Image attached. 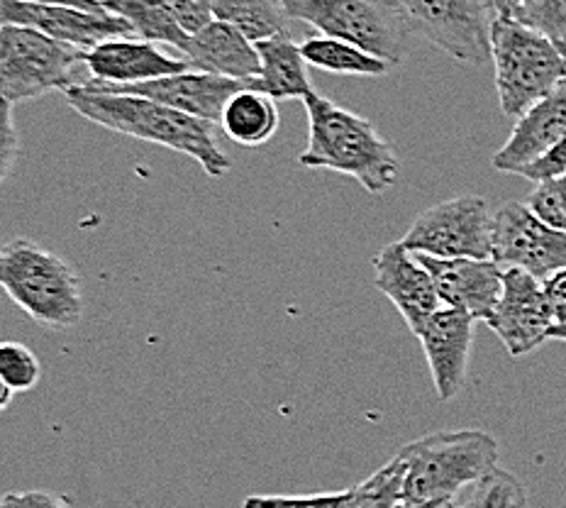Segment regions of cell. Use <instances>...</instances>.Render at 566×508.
Listing matches in <instances>:
<instances>
[{"instance_id":"obj_1","label":"cell","mask_w":566,"mask_h":508,"mask_svg":"<svg viewBox=\"0 0 566 508\" xmlns=\"http://www.w3.org/2000/svg\"><path fill=\"white\" fill-rule=\"evenodd\" d=\"M64 96L69 108L86 121L191 157L212 179H220L232 169L230 157L218 145L216 125L200 117L127 93H103L86 84L69 89Z\"/></svg>"},{"instance_id":"obj_2","label":"cell","mask_w":566,"mask_h":508,"mask_svg":"<svg viewBox=\"0 0 566 508\" xmlns=\"http://www.w3.org/2000/svg\"><path fill=\"white\" fill-rule=\"evenodd\" d=\"M308 113V147L301 164L352 176L371 196H381L398 182L396 149L367 117L352 113L313 91L303 101Z\"/></svg>"},{"instance_id":"obj_3","label":"cell","mask_w":566,"mask_h":508,"mask_svg":"<svg viewBox=\"0 0 566 508\" xmlns=\"http://www.w3.org/2000/svg\"><path fill=\"white\" fill-rule=\"evenodd\" d=\"M406 463L403 504L447 508L457 494L499 469V443L479 428L430 433L400 447Z\"/></svg>"},{"instance_id":"obj_4","label":"cell","mask_w":566,"mask_h":508,"mask_svg":"<svg viewBox=\"0 0 566 508\" xmlns=\"http://www.w3.org/2000/svg\"><path fill=\"white\" fill-rule=\"evenodd\" d=\"M0 287L40 325L74 328L84 318V293L74 267L32 240L18 238L3 247Z\"/></svg>"},{"instance_id":"obj_5","label":"cell","mask_w":566,"mask_h":508,"mask_svg":"<svg viewBox=\"0 0 566 508\" xmlns=\"http://www.w3.org/2000/svg\"><path fill=\"white\" fill-rule=\"evenodd\" d=\"M491 62L503 115L523 117L566 79V56L545 34L511 18L491 20Z\"/></svg>"},{"instance_id":"obj_6","label":"cell","mask_w":566,"mask_h":508,"mask_svg":"<svg viewBox=\"0 0 566 508\" xmlns=\"http://www.w3.org/2000/svg\"><path fill=\"white\" fill-rule=\"evenodd\" d=\"M86 52L32 28H0V93L6 103L42 99L46 93L84 86L78 66Z\"/></svg>"},{"instance_id":"obj_7","label":"cell","mask_w":566,"mask_h":508,"mask_svg":"<svg viewBox=\"0 0 566 508\" xmlns=\"http://www.w3.org/2000/svg\"><path fill=\"white\" fill-rule=\"evenodd\" d=\"M289 15L325 38L361 46L391 66L403 62L412 38L394 0H283Z\"/></svg>"},{"instance_id":"obj_8","label":"cell","mask_w":566,"mask_h":508,"mask_svg":"<svg viewBox=\"0 0 566 508\" xmlns=\"http://www.w3.org/2000/svg\"><path fill=\"white\" fill-rule=\"evenodd\" d=\"M493 216L476 194L440 200L424 208L403 235L412 255L434 259H491Z\"/></svg>"},{"instance_id":"obj_9","label":"cell","mask_w":566,"mask_h":508,"mask_svg":"<svg viewBox=\"0 0 566 508\" xmlns=\"http://www.w3.org/2000/svg\"><path fill=\"white\" fill-rule=\"evenodd\" d=\"M410 34L422 38L462 64L491 59V20L486 0H394Z\"/></svg>"},{"instance_id":"obj_10","label":"cell","mask_w":566,"mask_h":508,"mask_svg":"<svg viewBox=\"0 0 566 508\" xmlns=\"http://www.w3.org/2000/svg\"><path fill=\"white\" fill-rule=\"evenodd\" d=\"M491 259L505 269H521L539 281L566 269V232L547 226L527 204H505L493 212Z\"/></svg>"},{"instance_id":"obj_11","label":"cell","mask_w":566,"mask_h":508,"mask_svg":"<svg viewBox=\"0 0 566 508\" xmlns=\"http://www.w3.org/2000/svg\"><path fill=\"white\" fill-rule=\"evenodd\" d=\"M486 325L513 357L537 350L542 342L549 340L552 328L557 325L545 283L527 271L505 269L501 301Z\"/></svg>"},{"instance_id":"obj_12","label":"cell","mask_w":566,"mask_h":508,"mask_svg":"<svg viewBox=\"0 0 566 508\" xmlns=\"http://www.w3.org/2000/svg\"><path fill=\"white\" fill-rule=\"evenodd\" d=\"M0 22L3 25L32 28L46 38L59 40L78 50L91 52L108 40L133 38L135 30L129 22L111 13H86L78 8L64 6H38L28 0H0Z\"/></svg>"},{"instance_id":"obj_13","label":"cell","mask_w":566,"mask_h":508,"mask_svg":"<svg viewBox=\"0 0 566 508\" xmlns=\"http://www.w3.org/2000/svg\"><path fill=\"white\" fill-rule=\"evenodd\" d=\"M86 86L103 91V93H127V96L149 99L161 105H169L174 111H181L186 115L200 117V121L218 125L222 121L228 103L240 91L252 89L242 81L203 74V71H184V74L164 76L155 81H145V84L133 86H108V84H93L86 81Z\"/></svg>"},{"instance_id":"obj_14","label":"cell","mask_w":566,"mask_h":508,"mask_svg":"<svg viewBox=\"0 0 566 508\" xmlns=\"http://www.w3.org/2000/svg\"><path fill=\"white\" fill-rule=\"evenodd\" d=\"M371 267L374 287L396 305L412 335H418L422 325L444 309L430 271L422 267L416 255L406 250L403 242L381 247Z\"/></svg>"},{"instance_id":"obj_15","label":"cell","mask_w":566,"mask_h":508,"mask_svg":"<svg viewBox=\"0 0 566 508\" xmlns=\"http://www.w3.org/2000/svg\"><path fill=\"white\" fill-rule=\"evenodd\" d=\"M438 287L442 305L486 323L503 293L505 271L493 259H434L416 255Z\"/></svg>"},{"instance_id":"obj_16","label":"cell","mask_w":566,"mask_h":508,"mask_svg":"<svg viewBox=\"0 0 566 508\" xmlns=\"http://www.w3.org/2000/svg\"><path fill=\"white\" fill-rule=\"evenodd\" d=\"M474 323L476 321L471 315L444 305L416 335L422 345L424 360H428L434 392H438L440 401H452L467 382Z\"/></svg>"},{"instance_id":"obj_17","label":"cell","mask_w":566,"mask_h":508,"mask_svg":"<svg viewBox=\"0 0 566 508\" xmlns=\"http://www.w3.org/2000/svg\"><path fill=\"white\" fill-rule=\"evenodd\" d=\"M86 69L93 84L133 86L164 76L184 74L191 69L186 59H176L157 50V44L145 40H108L86 52Z\"/></svg>"},{"instance_id":"obj_18","label":"cell","mask_w":566,"mask_h":508,"mask_svg":"<svg viewBox=\"0 0 566 508\" xmlns=\"http://www.w3.org/2000/svg\"><path fill=\"white\" fill-rule=\"evenodd\" d=\"M566 135V79L549 96L535 103L523 117H517L511 137L495 152L493 169L503 174L521 172Z\"/></svg>"},{"instance_id":"obj_19","label":"cell","mask_w":566,"mask_h":508,"mask_svg":"<svg viewBox=\"0 0 566 508\" xmlns=\"http://www.w3.org/2000/svg\"><path fill=\"white\" fill-rule=\"evenodd\" d=\"M181 59H186L193 71L234 79L250 86H254L259 71H262L256 44L222 20L210 22L206 30L193 34Z\"/></svg>"},{"instance_id":"obj_20","label":"cell","mask_w":566,"mask_h":508,"mask_svg":"<svg viewBox=\"0 0 566 508\" xmlns=\"http://www.w3.org/2000/svg\"><path fill=\"white\" fill-rule=\"evenodd\" d=\"M254 44L259 59H262V71L252 89L266 93L274 101H305L311 96L315 89L308 79V62L301 52V44L293 42L291 34H279V38Z\"/></svg>"},{"instance_id":"obj_21","label":"cell","mask_w":566,"mask_h":508,"mask_svg":"<svg viewBox=\"0 0 566 508\" xmlns=\"http://www.w3.org/2000/svg\"><path fill=\"white\" fill-rule=\"evenodd\" d=\"M103 8L127 20L139 40L176 46L181 54L191 44V34L179 25L167 0H103Z\"/></svg>"},{"instance_id":"obj_22","label":"cell","mask_w":566,"mask_h":508,"mask_svg":"<svg viewBox=\"0 0 566 508\" xmlns=\"http://www.w3.org/2000/svg\"><path fill=\"white\" fill-rule=\"evenodd\" d=\"M220 127L230 139L242 147H259L274 137L279 127V111L274 99L256 89H244L232 96L226 113H222Z\"/></svg>"},{"instance_id":"obj_23","label":"cell","mask_w":566,"mask_h":508,"mask_svg":"<svg viewBox=\"0 0 566 508\" xmlns=\"http://www.w3.org/2000/svg\"><path fill=\"white\" fill-rule=\"evenodd\" d=\"M216 20L238 28L247 40L262 42L291 34V15L283 0H212Z\"/></svg>"},{"instance_id":"obj_24","label":"cell","mask_w":566,"mask_h":508,"mask_svg":"<svg viewBox=\"0 0 566 508\" xmlns=\"http://www.w3.org/2000/svg\"><path fill=\"white\" fill-rule=\"evenodd\" d=\"M301 52L308 66L329 71V74L384 76L391 71V64L369 52H364L361 46L337 38H325V34H311V38L301 44Z\"/></svg>"},{"instance_id":"obj_25","label":"cell","mask_w":566,"mask_h":508,"mask_svg":"<svg viewBox=\"0 0 566 508\" xmlns=\"http://www.w3.org/2000/svg\"><path fill=\"white\" fill-rule=\"evenodd\" d=\"M403 484L406 463L403 457L396 455L391 463L374 471L369 479L352 487V501L347 508H396L403 501Z\"/></svg>"},{"instance_id":"obj_26","label":"cell","mask_w":566,"mask_h":508,"mask_svg":"<svg viewBox=\"0 0 566 508\" xmlns=\"http://www.w3.org/2000/svg\"><path fill=\"white\" fill-rule=\"evenodd\" d=\"M511 20L545 34L566 56V0H523Z\"/></svg>"},{"instance_id":"obj_27","label":"cell","mask_w":566,"mask_h":508,"mask_svg":"<svg viewBox=\"0 0 566 508\" xmlns=\"http://www.w3.org/2000/svg\"><path fill=\"white\" fill-rule=\"evenodd\" d=\"M459 508H527L525 484L505 469H495L471 491L469 501Z\"/></svg>"},{"instance_id":"obj_28","label":"cell","mask_w":566,"mask_h":508,"mask_svg":"<svg viewBox=\"0 0 566 508\" xmlns=\"http://www.w3.org/2000/svg\"><path fill=\"white\" fill-rule=\"evenodd\" d=\"M42 380V364L34 352L22 342H3L0 345V382L10 392H30Z\"/></svg>"},{"instance_id":"obj_29","label":"cell","mask_w":566,"mask_h":508,"mask_svg":"<svg viewBox=\"0 0 566 508\" xmlns=\"http://www.w3.org/2000/svg\"><path fill=\"white\" fill-rule=\"evenodd\" d=\"M352 489L311 496H247L242 508H347Z\"/></svg>"},{"instance_id":"obj_30","label":"cell","mask_w":566,"mask_h":508,"mask_svg":"<svg viewBox=\"0 0 566 508\" xmlns=\"http://www.w3.org/2000/svg\"><path fill=\"white\" fill-rule=\"evenodd\" d=\"M527 206L547 226L566 232V176L557 182L539 184L533 196L527 198Z\"/></svg>"},{"instance_id":"obj_31","label":"cell","mask_w":566,"mask_h":508,"mask_svg":"<svg viewBox=\"0 0 566 508\" xmlns=\"http://www.w3.org/2000/svg\"><path fill=\"white\" fill-rule=\"evenodd\" d=\"M517 176H525L527 182H535L537 186L564 179L566 176V135L559 142H554L552 147L542 152L537 159L525 164V167L517 172Z\"/></svg>"},{"instance_id":"obj_32","label":"cell","mask_w":566,"mask_h":508,"mask_svg":"<svg viewBox=\"0 0 566 508\" xmlns=\"http://www.w3.org/2000/svg\"><path fill=\"white\" fill-rule=\"evenodd\" d=\"M171 6L179 25L191 34L206 30L210 22H216V10H212V0H167Z\"/></svg>"},{"instance_id":"obj_33","label":"cell","mask_w":566,"mask_h":508,"mask_svg":"<svg viewBox=\"0 0 566 508\" xmlns=\"http://www.w3.org/2000/svg\"><path fill=\"white\" fill-rule=\"evenodd\" d=\"M20 152V139L15 135V121H13V103L3 101V182L10 176L13 169V162Z\"/></svg>"},{"instance_id":"obj_34","label":"cell","mask_w":566,"mask_h":508,"mask_svg":"<svg viewBox=\"0 0 566 508\" xmlns=\"http://www.w3.org/2000/svg\"><path fill=\"white\" fill-rule=\"evenodd\" d=\"M542 283H545V293L552 305L554 321H557V325H566V269L557 271V274H552Z\"/></svg>"},{"instance_id":"obj_35","label":"cell","mask_w":566,"mask_h":508,"mask_svg":"<svg viewBox=\"0 0 566 508\" xmlns=\"http://www.w3.org/2000/svg\"><path fill=\"white\" fill-rule=\"evenodd\" d=\"M18 501L22 508H71V504L66 499H62V496L46 494L40 489L18 494Z\"/></svg>"},{"instance_id":"obj_36","label":"cell","mask_w":566,"mask_h":508,"mask_svg":"<svg viewBox=\"0 0 566 508\" xmlns=\"http://www.w3.org/2000/svg\"><path fill=\"white\" fill-rule=\"evenodd\" d=\"M28 3H38V6H64V8H78L86 10V13H108L103 8V0H28Z\"/></svg>"},{"instance_id":"obj_37","label":"cell","mask_w":566,"mask_h":508,"mask_svg":"<svg viewBox=\"0 0 566 508\" xmlns=\"http://www.w3.org/2000/svg\"><path fill=\"white\" fill-rule=\"evenodd\" d=\"M521 6H523V0H491L493 15H499V18H513Z\"/></svg>"},{"instance_id":"obj_38","label":"cell","mask_w":566,"mask_h":508,"mask_svg":"<svg viewBox=\"0 0 566 508\" xmlns=\"http://www.w3.org/2000/svg\"><path fill=\"white\" fill-rule=\"evenodd\" d=\"M0 508H22L20 501H18V494L10 491L3 496V504H0Z\"/></svg>"},{"instance_id":"obj_39","label":"cell","mask_w":566,"mask_h":508,"mask_svg":"<svg viewBox=\"0 0 566 508\" xmlns=\"http://www.w3.org/2000/svg\"><path fill=\"white\" fill-rule=\"evenodd\" d=\"M549 340H562V342H566V325H554L552 333H549Z\"/></svg>"},{"instance_id":"obj_40","label":"cell","mask_w":566,"mask_h":508,"mask_svg":"<svg viewBox=\"0 0 566 508\" xmlns=\"http://www.w3.org/2000/svg\"><path fill=\"white\" fill-rule=\"evenodd\" d=\"M0 392H3V396H0V408H8V404H10V396H13L15 392H10L8 386H0Z\"/></svg>"},{"instance_id":"obj_41","label":"cell","mask_w":566,"mask_h":508,"mask_svg":"<svg viewBox=\"0 0 566 508\" xmlns=\"http://www.w3.org/2000/svg\"><path fill=\"white\" fill-rule=\"evenodd\" d=\"M396 508H430V506H410V504H403V501H400ZM447 508H454V506H447Z\"/></svg>"},{"instance_id":"obj_42","label":"cell","mask_w":566,"mask_h":508,"mask_svg":"<svg viewBox=\"0 0 566 508\" xmlns=\"http://www.w3.org/2000/svg\"><path fill=\"white\" fill-rule=\"evenodd\" d=\"M454 508H459V506H454Z\"/></svg>"}]
</instances>
